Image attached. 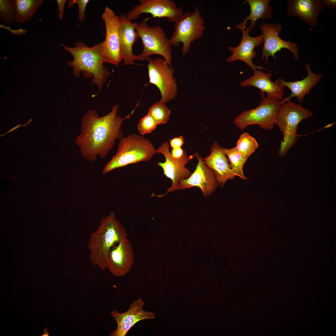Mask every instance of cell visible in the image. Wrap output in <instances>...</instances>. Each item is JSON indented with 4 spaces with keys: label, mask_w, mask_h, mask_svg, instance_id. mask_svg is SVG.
Here are the masks:
<instances>
[{
    "label": "cell",
    "mask_w": 336,
    "mask_h": 336,
    "mask_svg": "<svg viewBox=\"0 0 336 336\" xmlns=\"http://www.w3.org/2000/svg\"><path fill=\"white\" fill-rule=\"evenodd\" d=\"M118 105L112 107L107 114L100 117L96 111L88 110L82 118L80 133L76 144L85 159L93 161L99 156L105 158L114 146L116 139L123 138L121 130L124 119L117 115Z\"/></svg>",
    "instance_id": "cell-1"
},
{
    "label": "cell",
    "mask_w": 336,
    "mask_h": 336,
    "mask_svg": "<svg viewBox=\"0 0 336 336\" xmlns=\"http://www.w3.org/2000/svg\"><path fill=\"white\" fill-rule=\"evenodd\" d=\"M125 228L114 212L101 218L97 228L90 235L88 242L90 260L102 270L107 268V258L111 248L127 238Z\"/></svg>",
    "instance_id": "cell-2"
},
{
    "label": "cell",
    "mask_w": 336,
    "mask_h": 336,
    "mask_svg": "<svg viewBox=\"0 0 336 336\" xmlns=\"http://www.w3.org/2000/svg\"><path fill=\"white\" fill-rule=\"evenodd\" d=\"M60 45L73 57L72 61H68V65L73 68V74L78 77L82 72L85 77H91L92 84H96L100 91L110 75L104 66L106 62L102 42L92 47H88L81 42L77 43L74 47Z\"/></svg>",
    "instance_id": "cell-3"
},
{
    "label": "cell",
    "mask_w": 336,
    "mask_h": 336,
    "mask_svg": "<svg viewBox=\"0 0 336 336\" xmlns=\"http://www.w3.org/2000/svg\"><path fill=\"white\" fill-rule=\"evenodd\" d=\"M156 150L147 138L134 133L120 139L117 151L105 166L102 172L106 174L116 169L130 164L150 160Z\"/></svg>",
    "instance_id": "cell-4"
},
{
    "label": "cell",
    "mask_w": 336,
    "mask_h": 336,
    "mask_svg": "<svg viewBox=\"0 0 336 336\" xmlns=\"http://www.w3.org/2000/svg\"><path fill=\"white\" fill-rule=\"evenodd\" d=\"M312 112L301 105L288 100L283 103L276 118L275 123L282 134L283 139L278 150L279 156H284L296 142L298 126L304 119L312 117Z\"/></svg>",
    "instance_id": "cell-5"
},
{
    "label": "cell",
    "mask_w": 336,
    "mask_h": 336,
    "mask_svg": "<svg viewBox=\"0 0 336 336\" xmlns=\"http://www.w3.org/2000/svg\"><path fill=\"white\" fill-rule=\"evenodd\" d=\"M148 19L146 18L139 23L135 22L134 29L143 45L142 51L138 56L143 61L152 54L159 55L171 66L172 49L169 39L160 26H149Z\"/></svg>",
    "instance_id": "cell-6"
},
{
    "label": "cell",
    "mask_w": 336,
    "mask_h": 336,
    "mask_svg": "<svg viewBox=\"0 0 336 336\" xmlns=\"http://www.w3.org/2000/svg\"><path fill=\"white\" fill-rule=\"evenodd\" d=\"M174 23L175 30L169 39V43L177 47L182 43L181 53L184 55L190 51L192 43L203 36L204 20L199 9L195 7L194 12L183 13Z\"/></svg>",
    "instance_id": "cell-7"
},
{
    "label": "cell",
    "mask_w": 336,
    "mask_h": 336,
    "mask_svg": "<svg viewBox=\"0 0 336 336\" xmlns=\"http://www.w3.org/2000/svg\"><path fill=\"white\" fill-rule=\"evenodd\" d=\"M261 101L257 107L242 112L234 119L235 126L241 131L251 125H258L264 129L270 130L275 124L278 113L283 103L282 100L267 98L260 93Z\"/></svg>",
    "instance_id": "cell-8"
},
{
    "label": "cell",
    "mask_w": 336,
    "mask_h": 336,
    "mask_svg": "<svg viewBox=\"0 0 336 336\" xmlns=\"http://www.w3.org/2000/svg\"><path fill=\"white\" fill-rule=\"evenodd\" d=\"M149 82L155 85L161 93L160 101L167 102L176 96L177 85L173 74L174 69L163 58L149 57L147 60Z\"/></svg>",
    "instance_id": "cell-9"
},
{
    "label": "cell",
    "mask_w": 336,
    "mask_h": 336,
    "mask_svg": "<svg viewBox=\"0 0 336 336\" xmlns=\"http://www.w3.org/2000/svg\"><path fill=\"white\" fill-rule=\"evenodd\" d=\"M156 151L157 153L162 154L165 158V162H159L157 165L163 169L164 175L170 179L172 182L171 186L168 189L166 193L157 196L161 197L169 192L178 189L179 182L190 176L191 174V171L185 166L194 156L191 155L188 156L185 151L184 155L181 158L173 157L169 150V144L167 142H163Z\"/></svg>",
    "instance_id": "cell-10"
},
{
    "label": "cell",
    "mask_w": 336,
    "mask_h": 336,
    "mask_svg": "<svg viewBox=\"0 0 336 336\" xmlns=\"http://www.w3.org/2000/svg\"><path fill=\"white\" fill-rule=\"evenodd\" d=\"M139 2L126 14L132 21L138 19L142 14L149 13L152 17H166L169 21L174 22L183 13V8L178 7L173 0H139Z\"/></svg>",
    "instance_id": "cell-11"
},
{
    "label": "cell",
    "mask_w": 336,
    "mask_h": 336,
    "mask_svg": "<svg viewBox=\"0 0 336 336\" xmlns=\"http://www.w3.org/2000/svg\"><path fill=\"white\" fill-rule=\"evenodd\" d=\"M101 17L105 22L106 29L105 39L102 42L106 62L118 65L122 60L118 31L120 16L106 6Z\"/></svg>",
    "instance_id": "cell-12"
},
{
    "label": "cell",
    "mask_w": 336,
    "mask_h": 336,
    "mask_svg": "<svg viewBox=\"0 0 336 336\" xmlns=\"http://www.w3.org/2000/svg\"><path fill=\"white\" fill-rule=\"evenodd\" d=\"M264 37V44L261 59H264L266 64L268 63L270 56L275 58V54L282 49L289 50L293 54L295 59L299 58V49L296 44L291 41H286L279 36L282 30L281 25L278 23H263L259 26Z\"/></svg>",
    "instance_id": "cell-13"
},
{
    "label": "cell",
    "mask_w": 336,
    "mask_h": 336,
    "mask_svg": "<svg viewBox=\"0 0 336 336\" xmlns=\"http://www.w3.org/2000/svg\"><path fill=\"white\" fill-rule=\"evenodd\" d=\"M242 22L236 26L237 28L242 32V38L239 45L236 47L228 46L229 50L232 52V54L226 59L227 62L232 63L236 60L242 61L245 63L254 72L257 69H264L261 66H256L252 62V59L256 56L254 49L255 47L260 46L264 42V37L261 34L256 37H252L249 35L251 31L249 26Z\"/></svg>",
    "instance_id": "cell-14"
},
{
    "label": "cell",
    "mask_w": 336,
    "mask_h": 336,
    "mask_svg": "<svg viewBox=\"0 0 336 336\" xmlns=\"http://www.w3.org/2000/svg\"><path fill=\"white\" fill-rule=\"evenodd\" d=\"M144 303L138 298L129 306L128 310L120 313L116 310L111 314L117 323V327L110 334V336H125L130 329L137 323L145 320L155 319L154 313L143 310Z\"/></svg>",
    "instance_id": "cell-15"
},
{
    "label": "cell",
    "mask_w": 336,
    "mask_h": 336,
    "mask_svg": "<svg viewBox=\"0 0 336 336\" xmlns=\"http://www.w3.org/2000/svg\"><path fill=\"white\" fill-rule=\"evenodd\" d=\"M193 156L198 161L196 169L189 177L179 182L178 189L183 190L196 187L202 190L204 196H209L218 185L215 174L204 163L202 156L197 152Z\"/></svg>",
    "instance_id": "cell-16"
},
{
    "label": "cell",
    "mask_w": 336,
    "mask_h": 336,
    "mask_svg": "<svg viewBox=\"0 0 336 336\" xmlns=\"http://www.w3.org/2000/svg\"><path fill=\"white\" fill-rule=\"evenodd\" d=\"M134 263L132 246L126 238L110 250L108 255L107 268L113 275L123 277L131 270Z\"/></svg>",
    "instance_id": "cell-17"
},
{
    "label": "cell",
    "mask_w": 336,
    "mask_h": 336,
    "mask_svg": "<svg viewBox=\"0 0 336 336\" xmlns=\"http://www.w3.org/2000/svg\"><path fill=\"white\" fill-rule=\"evenodd\" d=\"M118 31L120 47L124 64L126 65L133 64L136 60L143 61L138 55L133 52V46L138 40V33L134 29L135 22L129 19L126 15L122 14Z\"/></svg>",
    "instance_id": "cell-18"
},
{
    "label": "cell",
    "mask_w": 336,
    "mask_h": 336,
    "mask_svg": "<svg viewBox=\"0 0 336 336\" xmlns=\"http://www.w3.org/2000/svg\"><path fill=\"white\" fill-rule=\"evenodd\" d=\"M210 154L203 161L214 172L217 182L221 188L228 180L236 176L232 171L228 160L221 147L215 141L211 147Z\"/></svg>",
    "instance_id": "cell-19"
},
{
    "label": "cell",
    "mask_w": 336,
    "mask_h": 336,
    "mask_svg": "<svg viewBox=\"0 0 336 336\" xmlns=\"http://www.w3.org/2000/svg\"><path fill=\"white\" fill-rule=\"evenodd\" d=\"M287 5L288 16L298 17L312 27L317 26L318 17L324 8L321 0H288Z\"/></svg>",
    "instance_id": "cell-20"
},
{
    "label": "cell",
    "mask_w": 336,
    "mask_h": 336,
    "mask_svg": "<svg viewBox=\"0 0 336 336\" xmlns=\"http://www.w3.org/2000/svg\"><path fill=\"white\" fill-rule=\"evenodd\" d=\"M305 68L307 70V75L301 80L286 82L282 77L277 79V80L284 88L287 87L291 91V93L288 97L282 100L283 103L290 100L291 98L294 97H296L299 102H302L306 95L309 94L310 90L321 80L322 75L314 73L309 63L306 64Z\"/></svg>",
    "instance_id": "cell-21"
},
{
    "label": "cell",
    "mask_w": 336,
    "mask_h": 336,
    "mask_svg": "<svg viewBox=\"0 0 336 336\" xmlns=\"http://www.w3.org/2000/svg\"><path fill=\"white\" fill-rule=\"evenodd\" d=\"M254 72L252 77L240 83V86H254L259 89L260 93H266L267 98L280 100L282 99L285 94L284 88L277 80L274 82L271 80V73L257 70Z\"/></svg>",
    "instance_id": "cell-22"
},
{
    "label": "cell",
    "mask_w": 336,
    "mask_h": 336,
    "mask_svg": "<svg viewBox=\"0 0 336 336\" xmlns=\"http://www.w3.org/2000/svg\"><path fill=\"white\" fill-rule=\"evenodd\" d=\"M250 7L249 16L245 17L243 22L247 24L248 20L251 21L249 26L250 31L255 26V22L259 19H268L272 16L273 9L269 5V0H245Z\"/></svg>",
    "instance_id": "cell-23"
},
{
    "label": "cell",
    "mask_w": 336,
    "mask_h": 336,
    "mask_svg": "<svg viewBox=\"0 0 336 336\" xmlns=\"http://www.w3.org/2000/svg\"><path fill=\"white\" fill-rule=\"evenodd\" d=\"M15 10V21L23 23L29 21L43 3V0H13Z\"/></svg>",
    "instance_id": "cell-24"
},
{
    "label": "cell",
    "mask_w": 336,
    "mask_h": 336,
    "mask_svg": "<svg viewBox=\"0 0 336 336\" xmlns=\"http://www.w3.org/2000/svg\"><path fill=\"white\" fill-rule=\"evenodd\" d=\"M225 154L228 158L231 170L235 176L245 180L247 178L244 175V166L247 159L240 153L235 147L228 149L222 147Z\"/></svg>",
    "instance_id": "cell-25"
},
{
    "label": "cell",
    "mask_w": 336,
    "mask_h": 336,
    "mask_svg": "<svg viewBox=\"0 0 336 336\" xmlns=\"http://www.w3.org/2000/svg\"><path fill=\"white\" fill-rule=\"evenodd\" d=\"M259 144L255 139L247 132L241 134L236 142V149L248 159L255 151Z\"/></svg>",
    "instance_id": "cell-26"
},
{
    "label": "cell",
    "mask_w": 336,
    "mask_h": 336,
    "mask_svg": "<svg viewBox=\"0 0 336 336\" xmlns=\"http://www.w3.org/2000/svg\"><path fill=\"white\" fill-rule=\"evenodd\" d=\"M147 113L156 121L158 125L165 124L169 121L170 110L162 101L155 103L148 109Z\"/></svg>",
    "instance_id": "cell-27"
},
{
    "label": "cell",
    "mask_w": 336,
    "mask_h": 336,
    "mask_svg": "<svg viewBox=\"0 0 336 336\" xmlns=\"http://www.w3.org/2000/svg\"><path fill=\"white\" fill-rule=\"evenodd\" d=\"M0 19L6 23L15 21V10L13 0H0Z\"/></svg>",
    "instance_id": "cell-28"
},
{
    "label": "cell",
    "mask_w": 336,
    "mask_h": 336,
    "mask_svg": "<svg viewBox=\"0 0 336 336\" xmlns=\"http://www.w3.org/2000/svg\"><path fill=\"white\" fill-rule=\"evenodd\" d=\"M157 125L153 118L147 113L140 120L137 125L138 130L140 134L143 135L152 133Z\"/></svg>",
    "instance_id": "cell-29"
},
{
    "label": "cell",
    "mask_w": 336,
    "mask_h": 336,
    "mask_svg": "<svg viewBox=\"0 0 336 336\" xmlns=\"http://www.w3.org/2000/svg\"><path fill=\"white\" fill-rule=\"evenodd\" d=\"M89 1L88 0H71L68 2L69 8L72 7L75 4H77L79 10L78 19L80 21H83L85 19V9Z\"/></svg>",
    "instance_id": "cell-30"
},
{
    "label": "cell",
    "mask_w": 336,
    "mask_h": 336,
    "mask_svg": "<svg viewBox=\"0 0 336 336\" xmlns=\"http://www.w3.org/2000/svg\"><path fill=\"white\" fill-rule=\"evenodd\" d=\"M169 141L170 146L172 149L181 147L184 143V138L182 135L171 139Z\"/></svg>",
    "instance_id": "cell-31"
},
{
    "label": "cell",
    "mask_w": 336,
    "mask_h": 336,
    "mask_svg": "<svg viewBox=\"0 0 336 336\" xmlns=\"http://www.w3.org/2000/svg\"><path fill=\"white\" fill-rule=\"evenodd\" d=\"M67 0H57L58 5V9L57 12H58V18L62 20L63 17L64 13V7Z\"/></svg>",
    "instance_id": "cell-32"
},
{
    "label": "cell",
    "mask_w": 336,
    "mask_h": 336,
    "mask_svg": "<svg viewBox=\"0 0 336 336\" xmlns=\"http://www.w3.org/2000/svg\"><path fill=\"white\" fill-rule=\"evenodd\" d=\"M321 2L324 8L331 9L336 7V0H321Z\"/></svg>",
    "instance_id": "cell-33"
},
{
    "label": "cell",
    "mask_w": 336,
    "mask_h": 336,
    "mask_svg": "<svg viewBox=\"0 0 336 336\" xmlns=\"http://www.w3.org/2000/svg\"><path fill=\"white\" fill-rule=\"evenodd\" d=\"M184 150L181 147L173 148L171 152L172 157L175 158H179L184 155Z\"/></svg>",
    "instance_id": "cell-34"
},
{
    "label": "cell",
    "mask_w": 336,
    "mask_h": 336,
    "mask_svg": "<svg viewBox=\"0 0 336 336\" xmlns=\"http://www.w3.org/2000/svg\"><path fill=\"white\" fill-rule=\"evenodd\" d=\"M0 28H4L8 30H9L12 32V34H17L19 35H20L25 34L26 33V32L27 31L25 29H22L21 28H19V29L16 30H12L10 29V26H9L6 27L4 25L0 24Z\"/></svg>",
    "instance_id": "cell-35"
},
{
    "label": "cell",
    "mask_w": 336,
    "mask_h": 336,
    "mask_svg": "<svg viewBox=\"0 0 336 336\" xmlns=\"http://www.w3.org/2000/svg\"><path fill=\"white\" fill-rule=\"evenodd\" d=\"M31 120H32V119H30L29 121H28V122L26 124H23V125H21V124H19L15 126L12 129L9 130L6 133H4L3 134H2V135H0V137H2V136L4 135H5V134H7L11 132H12V131L16 130L17 128H19V127H21V126H26V125L29 124L30 123V122L31 121Z\"/></svg>",
    "instance_id": "cell-36"
},
{
    "label": "cell",
    "mask_w": 336,
    "mask_h": 336,
    "mask_svg": "<svg viewBox=\"0 0 336 336\" xmlns=\"http://www.w3.org/2000/svg\"><path fill=\"white\" fill-rule=\"evenodd\" d=\"M44 334L41 335V336H49V331L47 328H45L43 330Z\"/></svg>",
    "instance_id": "cell-37"
}]
</instances>
